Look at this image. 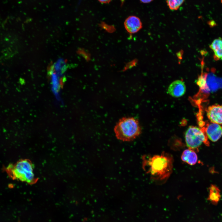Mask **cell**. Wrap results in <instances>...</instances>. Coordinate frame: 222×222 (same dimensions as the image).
I'll return each mask as SVG.
<instances>
[{
    "label": "cell",
    "mask_w": 222,
    "mask_h": 222,
    "mask_svg": "<svg viewBox=\"0 0 222 222\" xmlns=\"http://www.w3.org/2000/svg\"><path fill=\"white\" fill-rule=\"evenodd\" d=\"M186 86L183 81L177 80L171 83L169 86L167 92L171 96L179 97L182 96L186 91Z\"/></svg>",
    "instance_id": "cell-7"
},
{
    "label": "cell",
    "mask_w": 222,
    "mask_h": 222,
    "mask_svg": "<svg viewBox=\"0 0 222 222\" xmlns=\"http://www.w3.org/2000/svg\"><path fill=\"white\" fill-rule=\"evenodd\" d=\"M185 138L186 144L188 149L195 152L203 143L207 146L209 145L208 138L205 132L201 128L190 126L185 132Z\"/></svg>",
    "instance_id": "cell-4"
},
{
    "label": "cell",
    "mask_w": 222,
    "mask_h": 222,
    "mask_svg": "<svg viewBox=\"0 0 222 222\" xmlns=\"http://www.w3.org/2000/svg\"><path fill=\"white\" fill-rule=\"evenodd\" d=\"M124 24L126 30L131 34L138 32L142 27V23L140 19L135 16L128 17L125 19Z\"/></svg>",
    "instance_id": "cell-8"
},
{
    "label": "cell",
    "mask_w": 222,
    "mask_h": 222,
    "mask_svg": "<svg viewBox=\"0 0 222 222\" xmlns=\"http://www.w3.org/2000/svg\"><path fill=\"white\" fill-rule=\"evenodd\" d=\"M206 111L211 122L222 125V105L214 104L209 106Z\"/></svg>",
    "instance_id": "cell-6"
},
{
    "label": "cell",
    "mask_w": 222,
    "mask_h": 222,
    "mask_svg": "<svg viewBox=\"0 0 222 222\" xmlns=\"http://www.w3.org/2000/svg\"><path fill=\"white\" fill-rule=\"evenodd\" d=\"M181 159L183 162L189 165H193L197 163L198 157L195 151L188 149L183 151L181 156Z\"/></svg>",
    "instance_id": "cell-10"
},
{
    "label": "cell",
    "mask_w": 222,
    "mask_h": 222,
    "mask_svg": "<svg viewBox=\"0 0 222 222\" xmlns=\"http://www.w3.org/2000/svg\"><path fill=\"white\" fill-rule=\"evenodd\" d=\"M142 158L143 170L154 180L165 182L172 173L173 159L170 154L163 152L160 154L144 155Z\"/></svg>",
    "instance_id": "cell-1"
},
{
    "label": "cell",
    "mask_w": 222,
    "mask_h": 222,
    "mask_svg": "<svg viewBox=\"0 0 222 222\" xmlns=\"http://www.w3.org/2000/svg\"><path fill=\"white\" fill-rule=\"evenodd\" d=\"M8 175L13 179L19 180L30 184L37 181L34 172L32 162L27 159L19 160L14 164H10L5 168Z\"/></svg>",
    "instance_id": "cell-3"
},
{
    "label": "cell",
    "mask_w": 222,
    "mask_h": 222,
    "mask_svg": "<svg viewBox=\"0 0 222 222\" xmlns=\"http://www.w3.org/2000/svg\"><path fill=\"white\" fill-rule=\"evenodd\" d=\"M184 1V0H166V2L170 10H175L179 9Z\"/></svg>",
    "instance_id": "cell-15"
},
{
    "label": "cell",
    "mask_w": 222,
    "mask_h": 222,
    "mask_svg": "<svg viewBox=\"0 0 222 222\" xmlns=\"http://www.w3.org/2000/svg\"><path fill=\"white\" fill-rule=\"evenodd\" d=\"M209 47L213 52V58L215 60L222 59V39L221 38L213 40Z\"/></svg>",
    "instance_id": "cell-9"
},
{
    "label": "cell",
    "mask_w": 222,
    "mask_h": 222,
    "mask_svg": "<svg viewBox=\"0 0 222 222\" xmlns=\"http://www.w3.org/2000/svg\"><path fill=\"white\" fill-rule=\"evenodd\" d=\"M121 2H122V3L123 2H124V0H121Z\"/></svg>",
    "instance_id": "cell-18"
},
{
    "label": "cell",
    "mask_w": 222,
    "mask_h": 222,
    "mask_svg": "<svg viewBox=\"0 0 222 222\" xmlns=\"http://www.w3.org/2000/svg\"><path fill=\"white\" fill-rule=\"evenodd\" d=\"M99 2L103 3H107L109 2L111 0H98Z\"/></svg>",
    "instance_id": "cell-16"
},
{
    "label": "cell",
    "mask_w": 222,
    "mask_h": 222,
    "mask_svg": "<svg viewBox=\"0 0 222 222\" xmlns=\"http://www.w3.org/2000/svg\"><path fill=\"white\" fill-rule=\"evenodd\" d=\"M220 198V191L216 186L212 185L209 188L208 199L214 204H216Z\"/></svg>",
    "instance_id": "cell-13"
},
{
    "label": "cell",
    "mask_w": 222,
    "mask_h": 222,
    "mask_svg": "<svg viewBox=\"0 0 222 222\" xmlns=\"http://www.w3.org/2000/svg\"><path fill=\"white\" fill-rule=\"evenodd\" d=\"M201 129L212 141H217L222 136V126L220 125L212 122L207 123Z\"/></svg>",
    "instance_id": "cell-5"
},
{
    "label": "cell",
    "mask_w": 222,
    "mask_h": 222,
    "mask_svg": "<svg viewBox=\"0 0 222 222\" xmlns=\"http://www.w3.org/2000/svg\"><path fill=\"white\" fill-rule=\"evenodd\" d=\"M207 74L202 72L198 77L197 84L199 88L200 91L201 93L208 94L210 92V89L207 82Z\"/></svg>",
    "instance_id": "cell-11"
},
{
    "label": "cell",
    "mask_w": 222,
    "mask_h": 222,
    "mask_svg": "<svg viewBox=\"0 0 222 222\" xmlns=\"http://www.w3.org/2000/svg\"><path fill=\"white\" fill-rule=\"evenodd\" d=\"M51 83L53 89L55 92H58L61 85V79L51 68L50 70Z\"/></svg>",
    "instance_id": "cell-14"
},
{
    "label": "cell",
    "mask_w": 222,
    "mask_h": 222,
    "mask_svg": "<svg viewBox=\"0 0 222 222\" xmlns=\"http://www.w3.org/2000/svg\"><path fill=\"white\" fill-rule=\"evenodd\" d=\"M140 1L143 3H148L152 2L153 0H140Z\"/></svg>",
    "instance_id": "cell-17"
},
{
    "label": "cell",
    "mask_w": 222,
    "mask_h": 222,
    "mask_svg": "<svg viewBox=\"0 0 222 222\" xmlns=\"http://www.w3.org/2000/svg\"><path fill=\"white\" fill-rule=\"evenodd\" d=\"M51 68L54 71L61 77L66 70L67 65L64 59H60L57 60Z\"/></svg>",
    "instance_id": "cell-12"
},
{
    "label": "cell",
    "mask_w": 222,
    "mask_h": 222,
    "mask_svg": "<svg viewBox=\"0 0 222 222\" xmlns=\"http://www.w3.org/2000/svg\"><path fill=\"white\" fill-rule=\"evenodd\" d=\"M141 128L138 120L133 117H123L116 123L114 131L117 138L123 142H130L141 134Z\"/></svg>",
    "instance_id": "cell-2"
}]
</instances>
